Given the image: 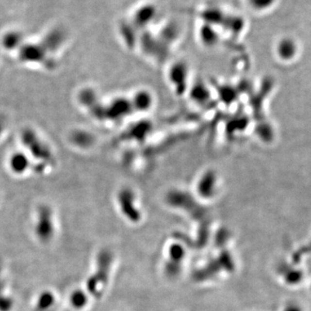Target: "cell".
Returning a JSON list of instances; mask_svg holds the SVG:
<instances>
[{"mask_svg": "<svg viewBox=\"0 0 311 311\" xmlns=\"http://www.w3.org/2000/svg\"><path fill=\"white\" fill-rule=\"evenodd\" d=\"M55 224L51 210L47 207L39 209L35 225V234L41 243H49L54 238Z\"/></svg>", "mask_w": 311, "mask_h": 311, "instance_id": "obj_1", "label": "cell"}, {"mask_svg": "<svg viewBox=\"0 0 311 311\" xmlns=\"http://www.w3.org/2000/svg\"><path fill=\"white\" fill-rule=\"evenodd\" d=\"M278 52L284 59L292 58L296 53V44L292 38H284L280 41L278 46Z\"/></svg>", "mask_w": 311, "mask_h": 311, "instance_id": "obj_2", "label": "cell"}, {"mask_svg": "<svg viewBox=\"0 0 311 311\" xmlns=\"http://www.w3.org/2000/svg\"><path fill=\"white\" fill-rule=\"evenodd\" d=\"M55 303V298L51 292H44L40 294L36 300V309L42 310H49Z\"/></svg>", "mask_w": 311, "mask_h": 311, "instance_id": "obj_3", "label": "cell"}, {"mask_svg": "<svg viewBox=\"0 0 311 311\" xmlns=\"http://www.w3.org/2000/svg\"><path fill=\"white\" fill-rule=\"evenodd\" d=\"M87 301H88V297L87 294L81 290H77L73 292L70 296L71 305L76 310H82L86 307Z\"/></svg>", "mask_w": 311, "mask_h": 311, "instance_id": "obj_4", "label": "cell"}]
</instances>
